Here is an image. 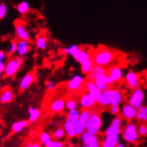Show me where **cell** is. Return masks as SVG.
I'll return each mask as SVG.
<instances>
[{"label": "cell", "mask_w": 147, "mask_h": 147, "mask_svg": "<svg viewBox=\"0 0 147 147\" xmlns=\"http://www.w3.org/2000/svg\"><path fill=\"white\" fill-rule=\"evenodd\" d=\"M120 55L121 54H119L115 49L100 46L97 48H92L91 60L94 64L108 69L116 65L120 66L119 64L121 63V62H119V60H121L119 57Z\"/></svg>", "instance_id": "cell-1"}, {"label": "cell", "mask_w": 147, "mask_h": 147, "mask_svg": "<svg viewBox=\"0 0 147 147\" xmlns=\"http://www.w3.org/2000/svg\"><path fill=\"white\" fill-rule=\"evenodd\" d=\"M23 63V57L19 55H12L8 58L7 63H5V71L4 75L6 78H11L13 77L17 72L19 71Z\"/></svg>", "instance_id": "cell-2"}, {"label": "cell", "mask_w": 147, "mask_h": 147, "mask_svg": "<svg viewBox=\"0 0 147 147\" xmlns=\"http://www.w3.org/2000/svg\"><path fill=\"white\" fill-rule=\"evenodd\" d=\"M102 126V119L99 115V112L94 108L91 109V115L88 121L86 122V132L92 135H97L100 133V128Z\"/></svg>", "instance_id": "cell-3"}, {"label": "cell", "mask_w": 147, "mask_h": 147, "mask_svg": "<svg viewBox=\"0 0 147 147\" xmlns=\"http://www.w3.org/2000/svg\"><path fill=\"white\" fill-rule=\"evenodd\" d=\"M14 35L15 40H26L30 42L32 40L31 35L27 30L26 24L22 20H17L14 22Z\"/></svg>", "instance_id": "cell-4"}, {"label": "cell", "mask_w": 147, "mask_h": 147, "mask_svg": "<svg viewBox=\"0 0 147 147\" xmlns=\"http://www.w3.org/2000/svg\"><path fill=\"white\" fill-rule=\"evenodd\" d=\"M120 133L122 134L123 139L127 143L135 144L138 140L137 128H136V124H134V123L129 122L124 127H121V129H120Z\"/></svg>", "instance_id": "cell-5"}, {"label": "cell", "mask_w": 147, "mask_h": 147, "mask_svg": "<svg viewBox=\"0 0 147 147\" xmlns=\"http://www.w3.org/2000/svg\"><path fill=\"white\" fill-rule=\"evenodd\" d=\"M144 100V92L140 88H136L132 90L130 96L127 98V103L135 107L136 109H138L140 106H142Z\"/></svg>", "instance_id": "cell-6"}, {"label": "cell", "mask_w": 147, "mask_h": 147, "mask_svg": "<svg viewBox=\"0 0 147 147\" xmlns=\"http://www.w3.org/2000/svg\"><path fill=\"white\" fill-rule=\"evenodd\" d=\"M85 79L81 75H75L66 83V88L71 93H82L83 83Z\"/></svg>", "instance_id": "cell-7"}, {"label": "cell", "mask_w": 147, "mask_h": 147, "mask_svg": "<svg viewBox=\"0 0 147 147\" xmlns=\"http://www.w3.org/2000/svg\"><path fill=\"white\" fill-rule=\"evenodd\" d=\"M124 80H125L127 88L130 90H133L136 88H139L141 84V80H140L139 75L133 71H129L126 73L124 77Z\"/></svg>", "instance_id": "cell-8"}, {"label": "cell", "mask_w": 147, "mask_h": 147, "mask_svg": "<svg viewBox=\"0 0 147 147\" xmlns=\"http://www.w3.org/2000/svg\"><path fill=\"white\" fill-rule=\"evenodd\" d=\"M136 109L130 105L129 103H125L122 106V109L119 110V116L122 119L127 120V121H131L134 119H136Z\"/></svg>", "instance_id": "cell-9"}, {"label": "cell", "mask_w": 147, "mask_h": 147, "mask_svg": "<svg viewBox=\"0 0 147 147\" xmlns=\"http://www.w3.org/2000/svg\"><path fill=\"white\" fill-rule=\"evenodd\" d=\"M36 80H37V71H31L28 72L27 74L23 76V78L20 81V84H19L20 90L23 91L29 88Z\"/></svg>", "instance_id": "cell-10"}, {"label": "cell", "mask_w": 147, "mask_h": 147, "mask_svg": "<svg viewBox=\"0 0 147 147\" xmlns=\"http://www.w3.org/2000/svg\"><path fill=\"white\" fill-rule=\"evenodd\" d=\"M80 105L82 109H93L96 105V101L88 92H83L80 94Z\"/></svg>", "instance_id": "cell-11"}, {"label": "cell", "mask_w": 147, "mask_h": 147, "mask_svg": "<svg viewBox=\"0 0 147 147\" xmlns=\"http://www.w3.org/2000/svg\"><path fill=\"white\" fill-rule=\"evenodd\" d=\"M65 109V98L57 97L54 99L49 105V111L51 113H60Z\"/></svg>", "instance_id": "cell-12"}, {"label": "cell", "mask_w": 147, "mask_h": 147, "mask_svg": "<svg viewBox=\"0 0 147 147\" xmlns=\"http://www.w3.org/2000/svg\"><path fill=\"white\" fill-rule=\"evenodd\" d=\"M107 75L113 80L114 83L120 82L123 80V71L120 66L116 65L107 69Z\"/></svg>", "instance_id": "cell-13"}, {"label": "cell", "mask_w": 147, "mask_h": 147, "mask_svg": "<svg viewBox=\"0 0 147 147\" xmlns=\"http://www.w3.org/2000/svg\"><path fill=\"white\" fill-rule=\"evenodd\" d=\"M17 46H16V54L19 56L24 57L27 55L31 49V45L30 41L26 40H16Z\"/></svg>", "instance_id": "cell-14"}, {"label": "cell", "mask_w": 147, "mask_h": 147, "mask_svg": "<svg viewBox=\"0 0 147 147\" xmlns=\"http://www.w3.org/2000/svg\"><path fill=\"white\" fill-rule=\"evenodd\" d=\"M86 131V123L82 122L80 120H77V121L73 124V127L71 129L67 131V136L69 138L74 137L76 136H80L83 134Z\"/></svg>", "instance_id": "cell-15"}, {"label": "cell", "mask_w": 147, "mask_h": 147, "mask_svg": "<svg viewBox=\"0 0 147 147\" xmlns=\"http://www.w3.org/2000/svg\"><path fill=\"white\" fill-rule=\"evenodd\" d=\"M91 50L92 48L86 49V47H81V49L78 52V53H76L72 57L75 59L76 62H78L79 63H82L86 61H88V60L91 59Z\"/></svg>", "instance_id": "cell-16"}, {"label": "cell", "mask_w": 147, "mask_h": 147, "mask_svg": "<svg viewBox=\"0 0 147 147\" xmlns=\"http://www.w3.org/2000/svg\"><path fill=\"white\" fill-rule=\"evenodd\" d=\"M123 101V93L119 88L111 86V105H119Z\"/></svg>", "instance_id": "cell-17"}, {"label": "cell", "mask_w": 147, "mask_h": 147, "mask_svg": "<svg viewBox=\"0 0 147 147\" xmlns=\"http://www.w3.org/2000/svg\"><path fill=\"white\" fill-rule=\"evenodd\" d=\"M111 88H109L108 89L102 91L101 94V96L96 102V105H98L100 107L107 108L111 105Z\"/></svg>", "instance_id": "cell-18"}, {"label": "cell", "mask_w": 147, "mask_h": 147, "mask_svg": "<svg viewBox=\"0 0 147 147\" xmlns=\"http://www.w3.org/2000/svg\"><path fill=\"white\" fill-rule=\"evenodd\" d=\"M94 82L96 88L100 89L102 92L108 89L109 86L107 84V72L100 74L97 77H96V79L94 80Z\"/></svg>", "instance_id": "cell-19"}, {"label": "cell", "mask_w": 147, "mask_h": 147, "mask_svg": "<svg viewBox=\"0 0 147 147\" xmlns=\"http://www.w3.org/2000/svg\"><path fill=\"white\" fill-rule=\"evenodd\" d=\"M106 72H107V69L103 68L102 66H99V65H96V64H94L90 72L86 76H88V79L94 80L96 79V77H97L98 75L102 74V73H106Z\"/></svg>", "instance_id": "cell-20"}, {"label": "cell", "mask_w": 147, "mask_h": 147, "mask_svg": "<svg viewBox=\"0 0 147 147\" xmlns=\"http://www.w3.org/2000/svg\"><path fill=\"white\" fill-rule=\"evenodd\" d=\"M81 141L83 142L84 144L86 145H91V144H99V140L96 137V135H92L88 132L85 131L82 134L81 136Z\"/></svg>", "instance_id": "cell-21"}, {"label": "cell", "mask_w": 147, "mask_h": 147, "mask_svg": "<svg viewBox=\"0 0 147 147\" xmlns=\"http://www.w3.org/2000/svg\"><path fill=\"white\" fill-rule=\"evenodd\" d=\"M13 98V92L10 88H4L0 91V102L1 103H7L10 102Z\"/></svg>", "instance_id": "cell-22"}, {"label": "cell", "mask_w": 147, "mask_h": 147, "mask_svg": "<svg viewBox=\"0 0 147 147\" xmlns=\"http://www.w3.org/2000/svg\"><path fill=\"white\" fill-rule=\"evenodd\" d=\"M35 43L36 46L38 49L41 50H45L47 47V38L46 37V35H44L43 33L38 35L35 38Z\"/></svg>", "instance_id": "cell-23"}, {"label": "cell", "mask_w": 147, "mask_h": 147, "mask_svg": "<svg viewBox=\"0 0 147 147\" xmlns=\"http://www.w3.org/2000/svg\"><path fill=\"white\" fill-rule=\"evenodd\" d=\"M136 110H137L136 115V119L140 122H146V120H147V108L145 106H140Z\"/></svg>", "instance_id": "cell-24"}, {"label": "cell", "mask_w": 147, "mask_h": 147, "mask_svg": "<svg viewBox=\"0 0 147 147\" xmlns=\"http://www.w3.org/2000/svg\"><path fill=\"white\" fill-rule=\"evenodd\" d=\"M30 124V121L28 120H22V121H18L13 124L12 127V132L13 133H18L20 131H22L23 128H25L26 127H28Z\"/></svg>", "instance_id": "cell-25"}, {"label": "cell", "mask_w": 147, "mask_h": 147, "mask_svg": "<svg viewBox=\"0 0 147 147\" xmlns=\"http://www.w3.org/2000/svg\"><path fill=\"white\" fill-rule=\"evenodd\" d=\"M16 9H17V11L19 12L20 14L25 15V14H27V13L30 12V4H29L28 2L22 1V2H21V3H19L18 5H17Z\"/></svg>", "instance_id": "cell-26"}, {"label": "cell", "mask_w": 147, "mask_h": 147, "mask_svg": "<svg viewBox=\"0 0 147 147\" xmlns=\"http://www.w3.org/2000/svg\"><path fill=\"white\" fill-rule=\"evenodd\" d=\"M81 49V47L80 46H78V45H71V47H64L62 49L63 53V54H66L67 55L69 56H73L76 53H78L80 50Z\"/></svg>", "instance_id": "cell-27"}, {"label": "cell", "mask_w": 147, "mask_h": 147, "mask_svg": "<svg viewBox=\"0 0 147 147\" xmlns=\"http://www.w3.org/2000/svg\"><path fill=\"white\" fill-rule=\"evenodd\" d=\"M79 116H80V111L77 109L70 110L68 112L66 121L71 122V123H75L77 120H79Z\"/></svg>", "instance_id": "cell-28"}, {"label": "cell", "mask_w": 147, "mask_h": 147, "mask_svg": "<svg viewBox=\"0 0 147 147\" xmlns=\"http://www.w3.org/2000/svg\"><path fill=\"white\" fill-rule=\"evenodd\" d=\"M29 113H30V122H35L39 119L41 115V111L37 108L30 107L29 109Z\"/></svg>", "instance_id": "cell-29"}, {"label": "cell", "mask_w": 147, "mask_h": 147, "mask_svg": "<svg viewBox=\"0 0 147 147\" xmlns=\"http://www.w3.org/2000/svg\"><path fill=\"white\" fill-rule=\"evenodd\" d=\"M93 65H94V63H93L91 59L90 60H88V61H86V62H84L82 63H80V68H81L82 73L85 74V75H88L90 72Z\"/></svg>", "instance_id": "cell-30"}, {"label": "cell", "mask_w": 147, "mask_h": 147, "mask_svg": "<svg viewBox=\"0 0 147 147\" xmlns=\"http://www.w3.org/2000/svg\"><path fill=\"white\" fill-rule=\"evenodd\" d=\"M78 106V102L75 98L73 97H68L67 99H65V108L70 110H73L76 109Z\"/></svg>", "instance_id": "cell-31"}, {"label": "cell", "mask_w": 147, "mask_h": 147, "mask_svg": "<svg viewBox=\"0 0 147 147\" xmlns=\"http://www.w3.org/2000/svg\"><path fill=\"white\" fill-rule=\"evenodd\" d=\"M91 115V109H82L81 112H80V116H79V119L82 122H86L88 119H89Z\"/></svg>", "instance_id": "cell-32"}, {"label": "cell", "mask_w": 147, "mask_h": 147, "mask_svg": "<svg viewBox=\"0 0 147 147\" xmlns=\"http://www.w3.org/2000/svg\"><path fill=\"white\" fill-rule=\"evenodd\" d=\"M65 134H66L65 129L63 127H58L54 131L53 135L51 136H52V138H54L55 140H59V139H62L63 137H64Z\"/></svg>", "instance_id": "cell-33"}, {"label": "cell", "mask_w": 147, "mask_h": 147, "mask_svg": "<svg viewBox=\"0 0 147 147\" xmlns=\"http://www.w3.org/2000/svg\"><path fill=\"white\" fill-rule=\"evenodd\" d=\"M52 140V136L51 135H49L47 132H43L41 133L40 136H39V142L41 144H47L50 141Z\"/></svg>", "instance_id": "cell-34"}, {"label": "cell", "mask_w": 147, "mask_h": 147, "mask_svg": "<svg viewBox=\"0 0 147 147\" xmlns=\"http://www.w3.org/2000/svg\"><path fill=\"white\" fill-rule=\"evenodd\" d=\"M90 96L97 102V100L99 99V97L101 96V94H102V91L100 89H98L96 86H94L93 88H91L88 92Z\"/></svg>", "instance_id": "cell-35"}, {"label": "cell", "mask_w": 147, "mask_h": 147, "mask_svg": "<svg viewBox=\"0 0 147 147\" xmlns=\"http://www.w3.org/2000/svg\"><path fill=\"white\" fill-rule=\"evenodd\" d=\"M105 141H106L107 143L112 144V145H116L119 143V136L116 135H109L105 136Z\"/></svg>", "instance_id": "cell-36"}, {"label": "cell", "mask_w": 147, "mask_h": 147, "mask_svg": "<svg viewBox=\"0 0 147 147\" xmlns=\"http://www.w3.org/2000/svg\"><path fill=\"white\" fill-rule=\"evenodd\" d=\"M122 122H123V119L118 115V116H116V118H114L113 120L111 121V126L114 127H117V128H119V129H121V127H122Z\"/></svg>", "instance_id": "cell-37"}, {"label": "cell", "mask_w": 147, "mask_h": 147, "mask_svg": "<svg viewBox=\"0 0 147 147\" xmlns=\"http://www.w3.org/2000/svg\"><path fill=\"white\" fill-rule=\"evenodd\" d=\"M106 136H109V135H116V136H119L120 134V129L119 128H117V127H114L112 126H110L107 130H106Z\"/></svg>", "instance_id": "cell-38"}, {"label": "cell", "mask_w": 147, "mask_h": 147, "mask_svg": "<svg viewBox=\"0 0 147 147\" xmlns=\"http://www.w3.org/2000/svg\"><path fill=\"white\" fill-rule=\"evenodd\" d=\"M107 110L109 111L110 113L113 114L115 116H118L119 114V110L120 109H119V105H109L107 107Z\"/></svg>", "instance_id": "cell-39"}, {"label": "cell", "mask_w": 147, "mask_h": 147, "mask_svg": "<svg viewBox=\"0 0 147 147\" xmlns=\"http://www.w3.org/2000/svg\"><path fill=\"white\" fill-rule=\"evenodd\" d=\"M16 46H17L16 40H13L10 43V47H9V49H8V55H9L10 56L14 55V54L16 53Z\"/></svg>", "instance_id": "cell-40"}, {"label": "cell", "mask_w": 147, "mask_h": 147, "mask_svg": "<svg viewBox=\"0 0 147 147\" xmlns=\"http://www.w3.org/2000/svg\"><path fill=\"white\" fill-rule=\"evenodd\" d=\"M46 147H64V143L61 141H50L47 144H46Z\"/></svg>", "instance_id": "cell-41"}, {"label": "cell", "mask_w": 147, "mask_h": 147, "mask_svg": "<svg viewBox=\"0 0 147 147\" xmlns=\"http://www.w3.org/2000/svg\"><path fill=\"white\" fill-rule=\"evenodd\" d=\"M7 13V6L5 4H0V20L4 19Z\"/></svg>", "instance_id": "cell-42"}, {"label": "cell", "mask_w": 147, "mask_h": 147, "mask_svg": "<svg viewBox=\"0 0 147 147\" xmlns=\"http://www.w3.org/2000/svg\"><path fill=\"white\" fill-rule=\"evenodd\" d=\"M137 133H138V136H145L146 134H147V127L145 124H141L139 126L137 129Z\"/></svg>", "instance_id": "cell-43"}, {"label": "cell", "mask_w": 147, "mask_h": 147, "mask_svg": "<svg viewBox=\"0 0 147 147\" xmlns=\"http://www.w3.org/2000/svg\"><path fill=\"white\" fill-rule=\"evenodd\" d=\"M46 88L48 91H53L55 88V84L52 80H48L46 83Z\"/></svg>", "instance_id": "cell-44"}, {"label": "cell", "mask_w": 147, "mask_h": 147, "mask_svg": "<svg viewBox=\"0 0 147 147\" xmlns=\"http://www.w3.org/2000/svg\"><path fill=\"white\" fill-rule=\"evenodd\" d=\"M6 53L3 50H0V62H5L6 60Z\"/></svg>", "instance_id": "cell-45"}, {"label": "cell", "mask_w": 147, "mask_h": 147, "mask_svg": "<svg viewBox=\"0 0 147 147\" xmlns=\"http://www.w3.org/2000/svg\"><path fill=\"white\" fill-rule=\"evenodd\" d=\"M100 147H115L114 145H112V144H109V143H107L106 141H102L101 142V144H100Z\"/></svg>", "instance_id": "cell-46"}, {"label": "cell", "mask_w": 147, "mask_h": 147, "mask_svg": "<svg viewBox=\"0 0 147 147\" xmlns=\"http://www.w3.org/2000/svg\"><path fill=\"white\" fill-rule=\"evenodd\" d=\"M5 67V62H0V75L4 74Z\"/></svg>", "instance_id": "cell-47"}, {"label": "cell", "mask_w": 147, "mask_h": 147, "mask_svg": "<svg viewBox=\"0 0 147 147\" xmlns=\"http://www.w3.org/2000/svg\"><path fill=\"white\" fill-rule=\"evenodd\" d=\"M30 147H41V144L38 143V142L32 143V144H30Z\"/></svg>", "instance_id": "cell-48"}, {"label": "cell", "mask_w": 147, "mask_h": 147, "mask_svg": "<svg viewBox=\"0 0 147 147\" xmlns=\"http://www.w3.org/2000/svg\"><path fill=\"white\" fill-rule=\"evenodd\" d=\"M83 147H100V144H91V145H86L84 144Z\"/></svg>", "instance_id": "cell-49"}, {"label": "cell", "mask_w": 147, "mask_h": 147, "mask_svg": "<svg viewBox=\"0 0 147 147\" xmlns=\"http://www.w3.org/2000/svg\"><path fill=\"white\" fill-rule=\"evenodd\" d=\"M115 147H126L123 144H119V143H118L116 145H115Z\"/></svg>", "instance_id": "cell-50"}, {"label": "cell", "mask_w": 147, "mask_h": 147, "mask_svg": "<svg viewBox=\"0 0 147 147\" xmlns=\"http://www.w3.org/2000/svg\"><path fill=\"white\" fill-rule=\"evenodd\" d=\"M24 147H30V143H26Z\"/></svg>", "instance_id": "cell-51"}, {"label": "cell", "mask_w": 147, "mask_h": 147, "mask_svg": "<svg viewBox=\"0 0 147 147\" xmlns=\"http://www.w3.org/2000/svg\"><path fill=\"white\" fill-rule=\"evenodd\" d=\"M1 76H2V75H0V78H1Z\"/></svg>", "instance_id": "cell-52"}]
</instances>
